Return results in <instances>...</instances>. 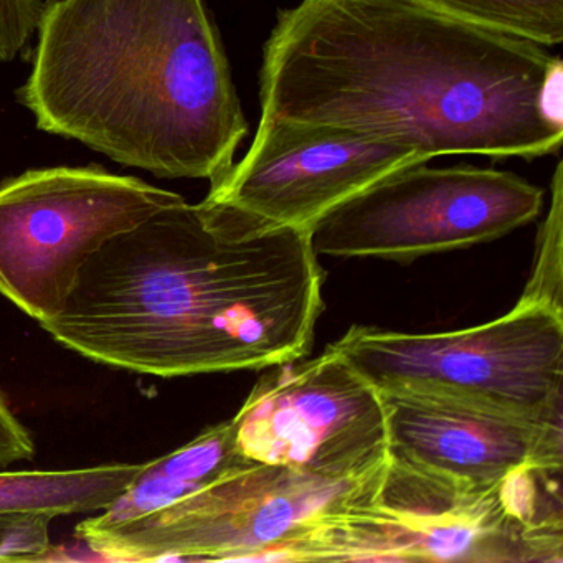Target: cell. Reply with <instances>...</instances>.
<instances>
[{
  "mask_svg": "<svg viewBox=\"0 0 563 563\" xmlns=\"http://www.w3.org/2000/svg\"><path fill=\"white\" fill-rule=\"evenodd\" d=\"M324 272L309 232L186 199L108 240L42 329L114 368L265 371L311 351Z\"/></svg>",
  "mask_w": 563,
  "mask_h": 563,
  "instance_id": "cell-2",
  "label": "cell"
},
{
  "mask_svg": "<svg viewBox=\"0 0 563 563\" xmlns=\"http://www.w3.org/2000/svg\"><path fill=\"white\" fill-rule=\"evenodd\" d=\"M380 394L430 395L562 421L563 312L517 302L486 324L438 334L349 329L331 344Z\"/></svg>",
  "mask_w": 563,
  "mask_h": 563,
  "instance_id": "cell-5",
  "label": "cell"
},
{
  "mask_svg": "<svg viewBox=\"0 0 563 563\" xmlns=\"http://www.w3.org/2000/svg\"><path fill=\"white\" fill-rule=\"evenodd\" d=\"M143 464H103L68 471H0V514L55 519L103 512L126 493Z\"/></svg>",
  "mask_w": 563,
  "mask_h": 563,
  "instance_id": "cell-12",
  "label": "cell"
},
{
  "mask_svg": "<svg viewBox=\"0 0 563 563\" xmlns=\"http://www.w3.org/2000/svg\"><path fill=\"white\" fill-rule=\"evenodd\" d=\"M427 164L387 174L316 220L312 252L408 263L493 242L542 210L543 190L509 170Z\"/></svg>",
  "mask_w": 563,
  "mask_h": 563,
  "instance_id": "cell-7",
  "label": "cell"
},
{
  "mask_svg": "<svg viewBox=\"0 0 563 563\" xmlns=\"http://www.w3.org/2000/svg\"><path fill=\"white\" fill-rule=\"evenodd\" d=\"M19 101L163 179L219 180L250 126L206 0H48Z\"/></svg>",
  "mask_w": 563,
  "mask_h": 563,
  "instance_id": "cell-3",
  "label": "cell"
},
{
  "mask_svg": "<svg viewBox=\"0 0 563 563\" xmlns=\"http://www.w3.org/2000/svg\"><path fill=\"white\" fill-rule=\"evenodd\" d=\"M423 163L430 157L410 144L260 118L250 150L210 184L207 199L276 225L309 230L375 180Z\"/></svg>",
  "mask_w": 563,
  "mask_h": 563,
  "instance_id": "cell-9",
  "label": "cell"
},
{
  "mask_svg": "<svg viewBox=\"0 0 563 563\" xmlns=\"http://www.w3.org/2000/svg\"><path fill=\"white\" fill-rule=\"evenodd\" d=\"M262 118L339 128L440 156H552L563 64L543 45L410 0H301L263 45Z\"/></svg>",
  "mask_w": 563,
  "mask_h": 563,
  "instance_id": "cell-1",
  "label": "cell"
},
{
  "mask_svg": "<svg viewBox=\"0 0 563 563\" xmlns=\"http://www.w3.org/2000/svg\"><path fill=\"white\" fill-rule=\"evenodd\" d=\"M184 200L98 166L27 170L0 186V295L29 318H57L108 240Z\"/></svg>",
  "mask_w": 563,
  "mask_h": 563,
  "instance_id": "cell-6",
  "label": "cell"
},
{
  "mask_svg": "<svg viewBox=\"0 0 563 563\" xmlns=\"http://www.w3.org/2000/svg\"><path fill=\"white\" fill-rule=\"evenodd\" d=\"M253 464L260 463L236 450L232 420L222 421L179 450L144 463L126 493L85 522L110 527L146 516Z\"/></svg>",
  "mask_w": 563,
  "mask_h": 563,
  "instance_id": "cell-11",
  "label": "cell"
},
{
  "mask_svg": "<svg viewBox=\"0 0 563 563\" xmlns=\"http://www.w3.org/2000/svg\"><path fill=\"white\" fill-rule=\"evenodd\" d=\"M438 14L526 38L543 47L563 42V0H410Z\"/></svg>",
  "mask_w": 563,
  "mask_h": 563,
  "instance_id": "cell-13",
  "label": "cell"
},
{
  "mask_svg": "<svg viewBox=\"0 0 563 563\" xmlns=\"http://www.w3.org/2000/svg\"><path fill=\"white\" fill-rule=\"evenodd\" d=\"M391 460L476 487L522 467L562 470V421H536L493 408L430 397L382 394Z\"/></svg>",
  "mask_w": 563,
  "mask_h": 563,
  "instance_id": "cell-10",
  "label": "cell"
},
{
  "mask_svg": "<svg viewBox=\"0 0 563 563\" xmlns=\"http://www.w3.org/2000/svg\"><path fill=\"white\" fill-rule=\"evenodd\" d=\"M44 4L42 0H0V65L24 54L37 34Z\"/></svg>",
  "mask_w": 563,
  "mask_h": 563,
  "instance_id": "cell-16",
  "label": "cell"
},
{
  "mask_svg": "<svg viewBox=\"0 0 563 563\" xmlns=\"http://www.w3.org/2000/svg\"><path fill=\"white\" fill-rule=\"evenodd\" d=\"M34 453L31 433L9 408L4 395L0 394V470L19 461L32 460Z\"/></svg>",
  "mask_w": 563,
  "mask_h": 563,
  "instance_id": "cell-17",
  "label": "cell"
},
{
  "mask_svg": "<svg viewBox=\"0 0 563 563\" xmlns=\"http://www.w3.org/2000/svg\"><path fill=\"white\" fill-rule=\"evenodd\" d=\"M552 202L537 240L532 276L519 302L545 306L563 312L562 306V235H563V163L559 161L552 177Z\"/></svg>",
  "mask_w": 563,
  "mask_h": 563,
  "instance_id": "cell-14",
  "label": "cell"
},
{
  "mask_svg": "<svg viewBox=\"0 0 563 563\" xmlns=\"http://www.w3.org/2000/svg\"><path fill=\"white\" fill-rule=\"evenodd\" d=\"M52 517L0 514V562H35L51 552Z\"/></svg>",
  "mask_w": 563,
  "mask_h": 563,
  "instance_id": "cell-15",
  "label": "cell"
},
{
  "mask_svg": "<svg viewBox=\"0 0 563 563\" xmlns=\"http://www.w3.org/2000/svg\"><path fill=\"white\" fill-rule=\"evenodd\" d=\"M265 371L230 418L246 460L332 479L390 461L384 397L332 345Z\"/></svg>",
  "mask_w": 563,
  "mask_h": 563,
  "instance_id": "cell-8",
  "label": "cell"
},
{
  "mask_svg": "<svg viewBox=\"0 0 563 563\" xmlns=\"http://www.w3.org/2000/svg\"><path fill=\"white\" fill-rule=\"evenodd\" d=\"M388 463L342 479L253 464L117 526L95 527L84 520L77 537L95 553L121 562H276L283 547L314 529L324 517L375 503Z\"/></svg>",
  "mask_w": 563,
  "mask_h": 563,
  "instance_id": "cell-4",
  "label": "cell"
}]
</instances>
